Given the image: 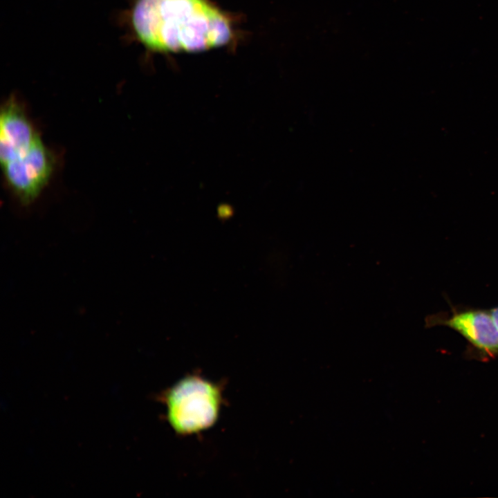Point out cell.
Wrapping results in <instances>:
<instances>
[{"mask_svg":"<svg viewBox=\"0 0 498 498\" xmlns=\"http://www.w3.org/2000/svg\"><path fill=\"white\" fill-rule=\"evenodd\" d=\"M128 22L156 52L204 50L227 44L232 33L226 16L207 0H136Z\"/></svg>","mask_w":498,"mask_h":498,"instance_id":"6da1fadb","label":"cell"},{"mask_svg":"<svg viewBox=\"0 0 498 498\" xmlns=\"http://www.w3.org/2000/svg\"><path fill=\"white\" fill-rule=\"evenodd\" d=\"M167 419L177 434L202 432L216 421L222 404L221 387L198 375L184 377L163 397Z\"/></svg>","mask_w":498,"mask_h":498,"instance_id":"7a4b0ae2","label":"cell"},{"mask_svg":"<svg viewBox=\"0 0 498 498\" xmlns=\"http://www.w3.org/2000/svg\"><path fill=\"white\" fill-rule=\"evenodd\" d=\"M1 165L12 192L23 205H28L48 183L55 160L41 139L27 151Z\"/></svg>","mask_w":498,"mask_h":498,"instance_id":"3957f363","label":"cell"},{"mask_svg":"<svg viewBox=\"0 0 498 498\" xmlns=\"http://www.w3.org/2000/svg\"><path fill=\"white\" fill-rule=\"evenodd\" d=\"M430 325L450 327L463 335L481 351L498 354V329L489 311L470 309L454 312L449 317H431Z\"/></svg>","mask_w":498,"mask_h":498,"instance_id":"277c9868","label":"cell"},{"mask_svg":"<svg viewBox=\"0 0 498 498\" xmlns=\"http://www.w3.org/2000/svg\"><path fill=\"white\" fill-rule=\"evenodd\" d=\"M489 312L498 329V306L490 310Z\"/></svg>","mask_w":498,"mask_h":498,"instance_id":"5b68a950","label":"cell"}]
</instances>
